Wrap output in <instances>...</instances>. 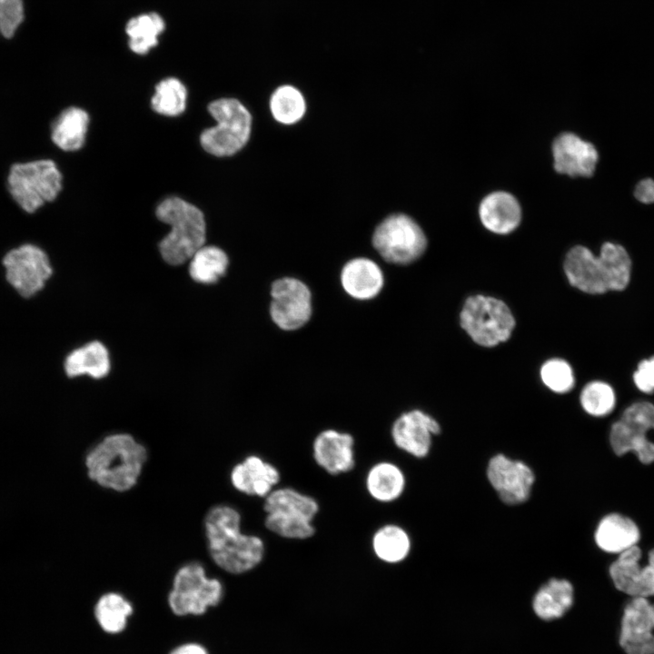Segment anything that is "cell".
I'll return each mask as SVG.
<instances>
[{
  "label": "cell",
  "mask_w": 654,
  "mask_h": 654,
  "mask_svg": "<svg viewBox=\"0 0 654 654\" xmlns=\"http://www.w3.org/2000/svg\"><path fill=\"white\" fill-rule=\"evenodd\" d=\"M372 245L388 263L406 265L423 254L427 248V238L411 217L393 213L376 226Z\"/></svg>",
  "instance_id": "obj_8"
},
{
  "label": "cell",
  "mask_w": 654,
  "mask_h": 654,
  "mask_svg": "<svg viewBox=\"0 0 654 654\" xmlns=\"http://www.w3.org/2000/svg\"><path fill=\"white\" fill-rule=\"evenodd\" d=\"M634 195L638 201L643 203H654V180L645 178L638 183L635 187Z\"/></svg>",
  "instance_id": "obj_39"
},
{
  "label": "cell",
  "mask_w": 654,
  "mask_h": 654,
  "mask_svg": "<svg viewBox=\"0 0 654 654\" xmlns=\"http://www.w3.org/2000/svg\"><path fill=\"white\" fill-rule=\"evenodd\" d=\"M208 111L216 125L205 129L200 142L209 154L223 157L239 152L248 142L252 132V114L237 99L221 98L212 102Z\"/></svg>",
  "instance_id": "obj_6"
},
{
  "label": "cell",
  "mask_w": 654,
  "mask_h": 654,
  "mask_svg": "<svg viewBox=\"0 0 654 654\" xmlns=\"http://www.w3.org/2000/svg\"><path fill=\"white\" fill-rule=\"evenodd\" d=\"M88 124L84 110L74 106L64 109L52 124L53 143L63 151L79 150L84 144Z\"/></svg>",
  "instance_id": "obj_26"
},
{
  "label": "cell",
  "mask_w": 654,
  "mask_h": 654,
  "mask_svg": "<svg viewBox=\"0 0 654 654\" xmlns=\"http://www.w3.org/2000/svg\"><path fill=\"white\" fill-rule=\"evenodd\" d=\"M187 91L176 78H166L155 86L152 107L158 114L175 116L182 114L186 106Z\"/></svg>",
  "instance_id": "obj_33"
},
{
  "label": "cell",
  "mask_w": 654,
  "mask_h": 654,
  "mask_svg": "<svg viewBox=\"0 0 654 654\" xmlns=\"http://www.w3.org/2000/svg\"><path fill=\"white\" fill-rule=\"evenodd\" d=\"M640 560L641 550L636 545L619 553L609 567L615 587L632 598L654 595V549L649 552L646 565H641Z\"/></svg>",
  "instance_id": "obj_16"
},
{
  "label": "cell",
  "mask_w": 654,
  "mask_h": 654,
  "mask_svg": "<svg viewBox=\"0 0 654 654\" xmlns=\"http://www.w3.org/2000/svg\"><path fill=\"white\" fill-rule=\"evenodd\" d=\"M164 21L156 13L140 15L126 25L129 46L138 54H147L158 44V36L164 30Z\"/></svg>",
  "instance_id": "obj_29"
},
{
  "label": "cell",
  "mask_w": 654,
  "mask_h": 654,
  "mask_svg": "<svg viewBox=\"0 0 654 654\" xmlns=\"http://www.w3.org/2000/svg\"><path fill=\"white\" fill-rule=\"evenodd\" d=\"M265 514L313 522L320 505L315 498L292 487L273 489L263 502Z\"/></svg>",
  "instance_id": "obj_22"
},
{
  "label": "cell",
  "mask_w": 654,
  "mask_h": 654,
  "mask_svg": "<svg viewBox=\"0 0 654 654\" xmlns=\"http://www.w3.org/2000/svg\"><path fill=\"white\" fill-rule=\"evenodd\" d=\"M594 539L600 550L619 554L637 545L639 530L631 519L619 513H611L599 522Z\"/></svg>",
  "instance_id": "obj_23"
},
{
  "label": "cell",
  "mask_w": 654,
  "mask_h": 654,
  "mask_svg": "<svg viewBox=\"0 0 654 654\" xmlns=\"http://www.w3.org/2000/svg\"><path fill=\"white\" fill-rule=\"evenodd\" d=\"M62 181V173L53 160H34L10 167L7 189L21 209L33 213L58 196Z\"/></svg>",
  "instance_id": "obj_5"
},
{
  "label": "cell",
  "mask_w": 654,
  "mask_h": 654,
  "mask_svg": "<svg viewBox=\"0 0 654 654\" xmlns=\"http://www.w3.org/2000/svg\"><path fill=\"white\" fill-rule=\"evenodd\" d=\"M270 315L283 331H294L308 322L312 316V293L302 281L283 277L271 286Z\"/></svg>",
  "instance_id": "obj_12"
},
{
  "label": "cell",
  "mask_w": 654,
  "mask_h": 654,
  "mask_svg": "<svg viewBox=\"0 0 654 654\" xmlns=\"http://www.w3.org/2000/svg\"><path fill=\"white\" fill-rule=\"evenodd\" d=\"M554 169L571 177L593 175L599 159L595 146L573 133L560 134L552 144Z\"/></svg>",
  "instance_id": "obj_18"
},
{
  "label": "cell",
  "mask_w": 654,
  "mask_h": 654,
  "mask_svg": "<svg viewBox=\"0 0 654 654\" xmlns=\"http://www.w3.org/2000/svg\"><path fill=\"white\" fill-rule=\"evenodd\" d=\"M207 547L213 562L226 572L242 574L257 567L265 555L263 540L242 532V516L233 506L218 504L204 517Z\"/></svg>",
  "instance_id": "obj_1"
},
{
  "label": "cell",
  "mask_w": 654,
  "mask_h": 654,
  "mask_svg": "<svg viewBox=\"0 0 654 654\" xmlns=\"http://www.w3.org/2000/svg\"><path fill=\"white\" fill-rule=\"evenodd\" d=\"M540 378L545 386L556 393L569 392L575 384L571 366L560 358L548 360L542 364Z\"/></svg>",
  "instance_id": "obj_35"
},
{
  "label": "cell",
  "mask_w": 654,
  "mask_h": 654,
  "mask_svg": "<svg viewBox=\"0 0 654 654\" xmlns=\"http://www.w3.org/2000/svg\"><path fill=\"white\" fill-rule=\"evenodd\" d=\"M619 644L627 654H654V603L635 597L625 606Z\"/></svg>",
  "instance_id": "obj_15"
},
{
  "label": "cell",
  "mask_w": 654,
  "mask_h": 654,
  "mask_svg": "<svg viewBox=\"0 0 654 654\" xmlns=\"http://www.w3.org/2000/svg\"><path fill=\"white\" fill-rule=\"evenodd\" d=\"M146 460V448L131 434L114 433L88 451L85 467L99 486L124 492L137 484Z\"/></svg>",
  "instance_id": "obj_3"
},
{
  "label": "cell",
  "mask_w": 654,
  "mask_h": 654,
  "mask_svg": "<svg viewBox=\"0 0 654 654\" xmlns=\"http://www.w3.org/2000/svg\"><path fill=\"white\" fill-rule=\"evenodd\" d=\"M64 370L69 377L84 374L96 379L104 377L110 370L108 352L101 342H92L66 357Z\"/></svg>",
  "instance_id": "obj_28"
},
{
  "label": "cell",
  "mask_w": 654,
  "mask_h": 654,
  "mask_svg": "<svg viewBox=\"0 0 654 654\" xmlns=\"http://www.w3.org/2000/svg\"><path fill=\"white\" fill-rule=\"evenodd\" d=\"M406 487L403 471L394 462L382 461L374 463L367 471L365 488L376 501L388 503L398 500Z\"/></svg>",
  "instance_id": "obj_24"
},
{
  "label": "cell",
  "mask_w": 654,
  "mask_h": 654,
  "mask_svg": "<svg viewBox=\"0 0 654 654\" xmlns=\"http://www.w3.org/2000/svg\"><path fill=\"white\" fill-rule=\"evenodd\" d=\"M460 324L475 343L494 347L510 339L516 322L503 301L476 294L465 300Z\"/></svg>",
  "instance_id": "obj_7"
},
{
  "label": "cell",
  "mask_w": 654,
  "mask_h": 654,
  "mask_svg": "<svg viewBox=\"0 0 654 654\" xmlns=\"http://www.w3.org/2000/svg\"><path fill=\"white\" fill-rule=\"evenodd\" d=\"M654 431V404L638 401L629 405L612 424L609 441L617 455L633 452L644 464L654 461V443L648 431Z\"/></svg>",
  "instance_id": "obj_10"
},
{
  "label": "cell",
  "mask_w": 654,
  "mask_h": 654,
  "mask_svg": "<svg viewBox=\"0 0 654 654\" xmlns=\"http://www.w3.org/2000/svg\"><path fill=\"white\" fill-rule=\"evenodd\" d=\"M573 600L572 584L565 579L552 578L538 590L532 607L538 617L549 620L563 616L572 606Z\"/></svg>",
  "instance_id": "obj_25"
},
{
  "label": "cell",
  "mask_w": 654,
  "mask_h": 654,
  "mask_svg": "<svg viewBox=\"0 0 654 654\" xmlns=\"http://www.w3.org/2000/svg\"><path fill=\"white\" fill-rule=\"evenodd\" d=\"M156 216L171 226V231L159 244L162 257L167 263L182 264L203 246L205 221L196 206L179 197H169L157 206Z\"/></svg>",
  "instance_id": "obj_4"
},
{
  "label": "cell",
  "mask_w": 654,
  "mask_h": 654,
  "mask_svg": "<svg viewBox=\"0 0 654 654\" xmlns=\"http://www.w3.org/2000/svg\"><path fill=\"white\" fill-rule=\"evenodd\" d=\"M479 215L486 229L494 233L507 234L519 226L521 220V208L512 194L498 191L482 199L480 203Z\"/></svg>",
  "instance_id": "obj_21"
},
{
  "label": "cell",
  "mask_w": 654,
  "mask_h": 654,
  "mask_svg": "<svg viewBox=\"0 0 654 654\" xmlns=\"http://www.w3.org/2000/svg\"><path fill=\"white\" fill-rule=\"evenodd\" d=\"M191 277L201 283H213L227 269L229 260L226 253L216 246H203L190 259Z\"/></svg>",
  "instance_id": "obj_30"
},
{
  "label": "cell",
  "mask_w": 654,
  "mask_h": 654,
  "mask_svg": "<svg viewBox=\"0 0 654 654\" xmlns=\"http://www.w3.org/2000/svg\"><path fill=\"white\" fill-rule=\"evenodd\" d=\"M280 481L278 468L255 454L246 456L230 472V481L236 490L263 499L276 488Z\"/></svg>",
  "instance_id": "obj_19"
},
{
  "label": "cell",
  "mask_w": 654,
  "mask_h": 654,
  "mask_svg": "<svg viewBox=\"0 0 654 654\" xmlns=\"http://www.w3.org/2000/svg\"><path fill=\"white\" fill-rule=\"evenodd\" d=\"M372 549L378 560L388 564H397L409 556L411 549V537L406 530L398 524H383L372 535Z\"/></svg>",
  "instance_id": "obj_27"
},
{
  "label": "cell",
  "mask_w": 654,
  "mask_h": 654,
  "mask_svg": "<svg viewBox=\"0 0 654 654\" xmlns=\"http://www.w3.org/2000/svg\"><path fill=\"white\" fill-rule=\"evenodd\" d=\"M2 264L7 282L25 298L41 291L53 272L46 253L32 243L11 249Z\"/></svg>",
  "instance_id": "obj_11"
},
{
  "label": "cell",
  "mask_w": 654,
  "mask_h": 654,
  "mask_svg": "<svg viewBox=\"0 0 654 654\" xmlns=\"http://www.w3.org/2000/svg\"><path fill=\"white\" fill-rule=\"evenodd\" d=\"M441 431V425L432 416L415 409L401 413L393 421L391 436L399 450L421 459L430 453L432 437Z\"/></svg>",
  "instance_id": "obj_14"
},
{
  "label": "cell",
  "mask_w": 654,
  "mask_h": 654,
  "mask_svg": "<svg viewBox=\"0 0 654 654\" xmlns=\"http://www.w3.org/2000/svg\"><path fill=\"white\" fill-rule=\"evenodd\" d=\"M264 526L273 534L289 540H306L316 532L312 521L291 520L273 514H265Z\"/></svg>",
  "instance_id": "obj_36"
},
{
  "label": "cell",
  "mask_w": 654,
  "mask_h": 654,
  "mask_svg": "<svg viewBox=\"0 0 654 654\" xmlns=\"http://www.w3.org/2000/svg\"><path fill=\"white\" fill-rule=\"evenodd\" d=\"M486 475L503 503L515 506L530 499L535 474L524 461L498 453L490 459Z\"/></svg>",
  "instance_id": "obj_13"
},
{
  "label": "cell",
  "mask_w": 654,
  "mask_h": 654,
  "mask_svg": "<svg viewBox=\"0 0 654 654\" xmlns=\"http://www.w3.org/2000/svg\"><path fill=\"white\" fill-rule=\"evenodd\" d=\"M24 16L23 0H0V35L13 37Z\"/></svg>",
  "instance_id": "obj_37"
},
{
  "label": "cell",
  "mask_w": 654,
  "mask_h": 654,
  "mask_svg": "<svg viewBox=\"0 0 654 654\" xmlns=\"http://www.w3.org/2000/svg\"><path fill=\"white\" fill-rule=\"evenodd\" d=\"M171 654H207V652L197 644H186L175 649Z\"/></svg>",
  "instance_id": "obj_40"
},
{
  "label": "cell",
  "mask_w": 654,
  "mask_h": 654,
  "mask_svg": "<svg viewBox=\"0 0 654 654\" xmlns=\"http://www.w3.org/2000/svg\"><path fill=\"white\" fill-rule=\"evenodd\" d=\"M633 382L636 387L645 393L654 391V356L639 362L633 373Z\"/></svg>",
  "instance_id": "obj_38"
},
{
  "label": "cell",
  "mask_w": 654,
  "mask_h": 654,
  "mask_svg": "<svg viewBox=\"0 0 654 654\" xmlns=\"http://www.w3.org/2000/svg\"><path fill=\"white\" fill-rule=\"evenodd\" d=\"M132 611L131 604L122 595L115 592L101 596L94 609L99 625L109 633H117L123 630Z\"/></svg>",
  "instance_id": "obj_32"
},
{
  "label": "cell",
  "mask_w": 654,
  "mask_h": 654,
  "mask_svg": "<svg viewBox=\"0 0 654 654\" xmlns=\"http://www.w3.org/2000/svg\"><path fill=\"white\" fill-rule=\"evenodd\" d=\"M223 590L219 580L208 578L204 567L192 561L176 571L168 597L169 606L176 615H200L220 602Z\"/></svg>",
  "instance_id": "obj_9"
},
{
  "label": "cell",
  "mask_w": 654,
  "mask_h": 654,
  "mask_svg": "<svg viewBox=\"0 0 654 654\" xmlns=\"http://www.w3.org/2000/svg\"><path fill=\"white\" fill-rule=\"evenodd\" d=\"M563 270L570 284L589 294L624 290L630 280L631 260L620 244L606 242L596 256L577 245L566 254Z\"/></svg>",
  "instance_id": "obj_2"
},
{
  "label": "cell",
  "mask_w": 654,
  "mask_h": 654,
  "mask_svg": "<svg viewBox=\"0 0 654 654\" xmlns=\"http://www.w3.org/2000/svg\"><path fill=\"white\" fill-rule=\"evenodd\" d=\"M341 283L351 297L364 301L379 294L384 284V277L380 266L374 261L358 257L343 265Z\"/></svg>",
  "instance_id": "obj_20"
},
{
  "label": "cell",
  "mask_w": 654,
  "mask_h": 654,
  "mask_svg": "<svg viewBox=\"0 0 654 654\" xmlns=\"http://www.w3.org/2000/svg\"><path fill=\"white\" fill-rule=\"evenodd\" d=\"M354 445L351 433L325 429L313 439L312 457L315 463L330 475L347 473L355 467Z\"/></svg>",
  "instance_id": "obj_17"
},
{
  "label": "cell",
  "mask_w": 654,
  "mask_h": 654,
  "mask_svg": "<svg viewBox=\"0 0 654 654\" xmlns=\"http://www.w3.org/2000/svg\"><path fill=\"white\" fill-rule=\"evenodd\" d=\"M270 110L278 123L293 124L304 116L306 102L296 87L282 85L276 88L270 97Z\"/></svg>",
  "instance_id": "obj_31"
},
{
  "label": "cell",
  "mask_w": 654,
  "mask_h": 654,
  "mask_svg": "<svg viewBox=\"0 0 654 654\" xmlns=\"http://www.w3.org/2000/svg\"><path fill=\"white\" fill-rule=\"evenodd\" d=\"M582 409L594 417H603L610 413L616 404V396L612 387L601 381L587 383L580 396Z\"/></svg>",
  "instance_id": "obj_34"
}]
</instances>
